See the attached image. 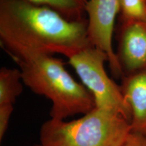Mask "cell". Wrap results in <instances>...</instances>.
<instances>
[{"label": "cell", "mask_w": 146, "mask_h": 146, "mask_svg": "<svg viewBox=\"0 0 146 146\" xmlns=\"http://www.w3.org/2000/svg\"><path fill=\"white\" fill-rule=\"evenodd\" d=\"M118 25L116 54L125 76L146 68V23L119 21Z\"/></svg>", "instance_id": "8992f818"}, {"label": "cell", "mask_w": 146, "mask_h": 146, "mask_svg": "<svg viewBox=\"0 0 146 146\" xmlns=\"http://www.w3.org/2000/svg\"><path fill=\"white\" fill-rule=\"evenodd\" d=\"M88 21H70L29 0H0V40L15 62L54 54L69 58L91 46Z\"/></svg>", "instance_id": "6da1fadb"}, {"label": "cell", "mask_w": 146, "mask_h": 146, "mask_svg": "<svg viewBox=\"0 0 146 146\" xmlns=\"http://www.w3.org/2000/svg\"><path fill=\"white\" fill-rule=\"evenodd\" d=\"M120 87L131 110V132L146 134V68L124 76Z\"/></svg>", "instance_id": "52a82bcc"}, {"label": "cell", "mask_w": 146, "mask_h": 146, "mask_svg": "<svg viewBox=\"0 0 146 146\" xmlns=\"http://www.w3.org/2000/svg\"><path fill=\"white\" fill-rule=\"evenodd\" d=\"M131 124L121 114L95 107L78 119L47 120L40 129L43 146H122Z\"/></svg>", "instance_id": "3957f363"}, {"label": "cell", "mask_w": 146, "mask_h": 146, "mask_svg": "<svg viewBox=\"0 0 146 146\" xmlns=\"http://www.w3.org/2000/svg\"><path fill=\"white\" fill-rule=\"evenodd\" d=\"M119 14V21L146 23V1L120 0Z\"/></svg>", "instance_id": "30bf717a"}, {"label": "cell", "mask_w": 146, "mask_h": 146, "mask_svg": "<svg viewBox=\"0 0 146 146\" xmlns=\"http://www.w3.org/2000/svg\"><path fill=\"white\" fill-rule=\"evenodd\" d=\"M16 62L21 68L23 83L35 94L52 102V119L64 120L74 115L87 114L96 107L93 95L74 79L61 59L39 55Z\"/></svg>", "instance_id": "7a4b0ae2"}, {"label": "cell", "mask_w": 146, "mask_h": 146, "mask_svg": "<svg viewBox=\"0 0 146 146\" xmlns=\"http://www.w3.org/2000/svg\"><path fill=\"white\" fill-rule=\"evenodd\" d=\"M143 1H146V0H143Z\"/></svg>", "instance_id": "5bb4252c"}, {"label": "cell", "mask_w": 146, "mask_h": 146, "mask_svg": "<svg viewBox=\"0 0 146 146\" xmlns=\"http://www.w3.org/2000/svg\"><path fill=\"white\" fill-rule=\"evenodd\" d=\"M68 59L82 84L94 96L96 107L114 111L131 123V110L120 87L106 72L104 63L108 61V55L91 45Z\"/></svg>", "instance_id": "277c9868"}, {"label": "cell", "mask_w": 146, "mask_h": 146, "mask_svg": "<svg viewBox=\"0 0 146 146\" xmlns=\"http://www.w3.org/2000/svg\"><path fill=\"white\" fill-rule=\"evenodd\" d=\"M33 146H43V145H41V144H39V145H34Z\"/></svg>", "instance_id": "4fadbf2b"}, {"label": "cell", "mask_w": 146, "mask_h": 146, "mask_svg": "<svg viewBox=\"0 0 146 146\" xmlns=\"http://www.w3.org/2000/svg\"><path fill=\"white\" fill-rule=\"evenodd\" d=\"M122 146H146V134L131 132Z\"/></svg>", "instance_id": "7c38bea8"}, {"label": "cell", "mask_w": 146, "mask_h": 146, "mask_svg": "<svg viewBox=\"0 0 146 146\" xmlns=\"http://www.w3.org/2000/svg\"><path fill=\"white\" fill-rule=\"evenodd\" d=\"M14 110L12 104L0 106V140H2L8 128L10 116Z\"/></svg>", "instance_id": "8fae6325"}, {"label": "cell", "mask_w": 146, "mask_h": 146, "mask_svg": "<svg viewBox=\"0 0 146 146\" xmlns=\"http://www.w3.org/2000/svg\"><path fill=\"white\" fill-rule=\"evenodd\" d=\"M119 12L120 0H89L86 5L89 41L108 55L113 75L123 78V72L112 46L115 20Z\"/></svg>", "instance_id": "5b68a950"}, {"label": "cell", "mask_w": 146, "mask_h": 146, "mask_svg": "<svg viewBox=\"0 0 146 146\" xmlns=\"http://www.w3.org/2000/svg\"><path fill=\"white\" fill-rule=\"evenodd\" d=\"M21 70L2 67L0 70V106L12 104L23 91Z\"/></svg>", "instance_id": "ba28073f"}, {"label": "cell", "mask_w": 146, "mask_h": 146, "mask_svg": "<svg viewBox=\"0 0 146 146\" xmlns=\"http://www.w3.org/2000/svg\"><path fill=\"white\" fill-rule=\"evenodd\" d=\"M35 3L46 5L70 21L87 20L86 5L89 0H29Z\"/></svg>", "instance_id": "9c48e42d"}]
</instances>
